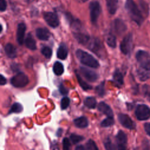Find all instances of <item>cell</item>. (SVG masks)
Wrapping results in <instances>:
<instances>
[{
	"mask_svg": "<svg viewBox=\"0 0 150 150\" xmlns=\"http://www.w3.org/2000/svg\"><path fill=\"white\" fill-rule=\"evenodd\" d=\"M98 110L106 115L107 117H113V112L111 107L104 102H100L98 105Z\"/></svg>",
	"mask_w": 150,
	"mask_h": 150,
	"instance_id": "cell-16",
	"label": "cell"
},
{
	"mask_svg": "<svg viewBox=\"0 0 150 150\" xmlns=\"http://www.w3.org/2000/svg\"><path fill=\"white\" fill-rule=\"evenodd\" d=\"M73 35L74 37L76 38L77 42L83 45L87 44L90 40V38L88 35L84 33L80 32L79 31L74 32L73 33Z\"/></svg>",
	"mask_w": 150,
	"mask_h": 150,
	"instance_id": "cell-15",
	"label": "cell"
},
{
	"mask_svg": "<svg viewBox=\"0 0 150 150\" xmlns=\"http://www.w3.org/2000/svg\"><path fill=\"white\" fill-rule=\"evenodd\" d=\"M104 145L106 150H115L114 145L112 143L111 141L108 137L104 141Z\"/></svg>",
	"mask_w": 150,
	"mask_h": 150,
	"instance_id": "cell-32",
	"label": "cell"
},
{
	"mask_svg": "<svg viewBox=\"0 0 150 150\" xmlns=\"http://www.w3.org/2000/svg\"><path fill=\"white\" fill-rule=\"evenodd\" d=\"M53 70L56 75L60 76L64 72V67L62 63L60 62H56L53 66Z\"/></svg>",
	"mask_w": 150,
	"mask_h": 150,
	"instance_id": "cell-24",
	"label": "cell"
},
{
	"mask_svg": "<svg viewBox=\"0 0 150 150\" xmlns=\"http://www.w3.org/2000/svg\"><path fill=\"white\" fill-rule=\"evenodd\" d=\"M125 8L131 19L138 25L141 26L144 22V17L135 2L133 0H127Z\"/></svg>",
	"mask_w": 150,
	"mask_h": 150,
	"instance_id": "cell-1",
	"label": "cell"
},
{
	"mask_svg": "<svg viewBox=\"0 0 150 150\" xmlns=\"http://www.w3.org/2000/svg\"><path fill=\"white\" fill-rule=\"evenodd\" d=\"M84 105L89 108H94L96 106L97 102L93 97H87L84 101Z\"/></svg>",
	"mask_w": 150,
	"mask_h": 150,
	"instance_id": "cell-27",
	"label": "cell"
},
{
	"mask_svg": "<svg viewBox=\"0 0 150 150\" xmlns=\"http://www.w3.org/2000/svg\"><path fill=\"white\" fill-rule=\"evenodd\" d=\"M26 31V25L24 23H20L18 25L16 32V39L18 43L22 45L24 41L25 33Z\"/></svg>",
	"mask_w": 150,
	"mask_h": 150,
	"instance_id": "cell-14",
	"label": "cell"
},
{
	"mask_svg": "<svg viewBox=\"0 0 150 150\" xmlns=\"http://www.w3.org/2000/svg\"><path fill=\"white\" fill-rule=\"evenodd\" d=\"M42 54L47 59H50L52 55V50L48 46H44L41 49Z\"/></svg>",
	"mask_w": 150,
	"mask_h": 150,
	"instance_id": "cell-30",
	"label": "cell"
},
{
	"mask_svg": "<svg viewBox=\"0 0 150 150\" xmlns=\"http://www.w3.org/2000/svg\"><path fill=\"white\" fill-rule=\"evenodd\" d=\"M83 139H84V137L83 136H81L79 135L72 134L70 135V140L74 144L80 142V141H83Z\"/></svg>",
	"mask_w": 150,
	"mask_h": 150,
	"instance_id": "cell-35",
	"label": "cell"
},
{
	"mask_svg": "<svg viewBox=\"0 0 150 150\" xmlns=\"http://www.w3.org/2000/svg\"><path fill=\"white\" fill-rule=\"evenodd\" d=\"M86 147L87 150H98V148L94 141L89 139L86 143Z\"/></svg>",
	"mask_w": 150,
	"mask_h": 150,
	"instance_id": "cell-36",
	"label": "cell"
},
{
	"mask_svg": "<svg viewBox=\"0 0 150 150\" xmlns=\"http://www.w3.org/2000/svg\"><path fill=\"white\" fill-rule=\"evenodd\" d=\"M137 74L138 79L141 81H145L148 79H149L150 76L149 71L145 70L141 68H139L138 70H137Z\"/></svg>",
	"mask_w": 150,
	"mask_h": 150,
	"instance_id": "cell-26",
	"label": "cell"
},
{
	"mask_svg": "<svg viewBox=\"0 0 150 150\" xmlns=\"http://www.w3.org/2000/svg\"><path fill=\"white\" fill-rule=\"evenodd\" d=\"M107 45L112 47V48H115L116 47V38L115 36L111 33H109L107 34L106 36V39H105Z\"/></svg>",
	"mask_w": 150,
	"mask_h": 150,
	"instance_id": "cell-25",
	"label": "cell"
},
{
	"mask_svg": "<svg viewBox=\"0 0 150 150\" xmlns=\"http://www.w3.org/2000/svg\"><path fill=\"white\" fill-rule=\"evenodd\" d=\"M135 57L139 65V68L150 71V55L147 52L139 50L137 52Z\"/></svg>",
	"mask_w": 150,
	"mask_h": 150,
	"instance_id": "cell-3",
	"label": "cell"
},
{
	"mask_svg": "<svg viewBox=\"0 0 150 150\" xmlns=\"http://www.w3.org/2000/svg\"><path fill=\"white\" fill-rule=\"evenodd\" d=\"M62 134V129L61 128H60V129H59L57 130V135L58 137H60V136H61Z\"/></svg>",
	"mask_w": 150,
	"mask_h": 150,
	"instance_id": "cell-44",
	"label": "cell"
},
{
	"mask_svg": "<svg viewBox=\"0 0 150 150\" xmlns=\"http://www.w3.org/2000/svg\"><path fill=\"white\" fill-rule=\"evenodd\" d=\"M132 47V35L131 33H128L122 39L120 44V50L121 52L128 55L131 53Z\"/></svg>",
	"mask_w": 150,
	"mask_h": 150,
	"instance_id": "cell-5",
	"label": "cell"
},
{
	"mask_svg": "<svg viewBox=\"0 0 150 150\" xmlns=\"http://www.w3.org/2000/svg\"><path fill=\"white\" fill-rule=\"evenodd\" d=\"M1 77H0V84L1 85H4L6 83V80L5 79V77L2 75L1 74Z\"/></svg>",
	"mask_w": 150,
	"mask_h": 150,
	"instance_id": "cell-42",
	"label": "cell"
},
{
	"mask_svg": "<svg viewBox=\"0 0 150 150\" xmlns=\"http://www.w3.org/2000/svg\"><path fill=\"white\" fill-rule=\"evenodd\" d=\"M7 6V4L5 0H0V11L4 12L6 10Z\"/></svg>",
	"mask_w": 150,
	"mask_h": 150,
	"instance_id": "cell-39",
	"label": "cell"
},
{
	"mask_svg": "<svg viewBox=\"0 0 150 150\" xmlns=\"http://www.w3.org/2000/svg\"><path fill=\"white\" fill-rule=\"evenodd\" d=\"M59 91L60 92V93L62 94H63V95H65V94H67V93H68V90L67 89L64 87L62 84H61L59 87Z\"/></svg>",
	"mask_w": 150,
	"mask_h": 150,
	"instance_id": "cell-40",
	"label": "cell"
},
{
	"mask_svg": "<svg viewBox=\"0 0 150 150\" xmlns=\"http://www.w3.org/2000/svg\"><path fill=\"white\" fill-rule=\"evenodd\" d=\"M6 54L10 58H15L16 56V47L11 43H7L5 46Z\"/></svg>",
	"mask_w": 150,
	"mask_h": 150,
	"instance_id": "cell-20",
	"label": "cell"
},
{
	"mask_svg": "<svg viewBox=\"0 0 150 150\" xmlns=\"http://www.w3.org/2000/svg\"><path fill=\"white\" fill-rule=\"evenodd\" d=\"M75 150H86V149L83 145H80L77 146L75 148Z\"/></svg>",
	"mask_w": 150,
	"mask_h": 150,
	"instance_id": "cell-43",
	"label": "cell"
},
{
	"mask_svg": "<svg viewBox=\"0 0 150 150\" xmlns=\"http://www.w3.org/2000/svg\"><path fill=\"white\" fill-rule=\"evenodd\" d=\"M43 18L46 23L52 28H56L59 24L57 16L53 12H46L43 13Z\"/></svg>",
	"mask_w": 150,
	"mask_h": 150,
	"instance_id": "cell-9",
	"label": "cell"
},
{
	"mask_svg": "<svg viewBox=\"0 0 150 150\" xmlns=\"http://www.w3.org/2000/svg\"><path fill=\"white\" fill-rule=\"evenodd\" d=\"M144 129H145L146 134L150 136V122L145 124Z\"/></svg>",
	"mask_w": 150,
	"mask_h": 150,
	"instance_id": "cell-41",
	"label": "cell"
},
{
	"mask_svg": "<svg viewBox=\"0 0 150 150\" xmlns=\"http://www.w3.org/2000/svg\"><path fill=\"white\" fill-rule=\"evenodd\" d=\"M96 93H97V94L100 97H103L104 95V93H105L104 83L103 81L96 87Z\"/></svg>",
	"mask_w": 150,
	"mask_h": 150,
	"instance_id": "cell-34",
	"label": "cell"
},
{
	"mask_svg": "<svg viewBox=\"0 0 150 150\" xmlns=\"http://www.w3.org/2000/svg\"><path fill=\"white\" fill-rule=\"evenodd\" d=\"M76 55L82 64L92 68L99 67L98 62L88 53L81 49H77L76 52Z\"/></svg>",
	"mask_w": 150,
	"mask_h": 150,
	"instance_id": "cell-2",
	"label": "cell"
},
{
	"mask_svg": "<svg viewBox=\"0 0 150 150\" xmlns=\"http://www.w3.org/2000/svg\"><path fill=\"white\" fill-rule=\"evenodd\" d=\"M70 104V99L67 97H63L61 100L60 106L62 110L66 109Z\"/></svg>",
	"mask_w": 150,
	"mask_h": 150,
	"instance_id": "cell-37",
	"label": "cell"
},
{
	"mask_svg": "<svg viewBox=\"0 0 150 150\" xmlns=\"http://www.w3.org/2000/svg\"><path fill=\"white\" fill-rule=\"evenodd\" d=\"M74 124L77 127L83 128H86L88 126V121L86 117L82 116V117L76 118L74 120Z\"/></svg>",
	"mask_w": 150,
	"mask_h": 150,
	"instance_id": "cell-21",
	"label": "cell"
},
{
	"mask_svg": "<svg viewBox=\"0 0 150 150\" xmlns=\"http://www.w3.org/2000/svg\"><path fill=\"white\" fill-rule=\"evenodd\" d=\"M36 35L37 38L41 40H47L50 38V33L46 28H39L36 30Z\"/></svg>",
	"mask_w": 150,
	"mask_h": 150,
	"instance_id": "cell-17",
	"label": "cell"
},
{
	"mask_svg": "<svg viewBox=\"0 0 150 150\" xmlns=\"http://www.w3.org/2000/svg\"><path fill=\"white\" fill-rule=\"evenodd\" d=\"M118 118L120 124L124 127L130 129H133L135 128V122L128 115L124 114H119Z\"/></svg>",
	"mask_w": 150,
	"mask_h": 150,
	"instance_id": "cell-10",
	"label": "cell"
},
{
	"mask_svg": "<svg viewBox=\"0 0 150 150\" xmlns=\"http://www.w3.org/2000/svg\"><path fill=\"white\" fill-rule=\"evenodd\" d=\"M89 9L91 22L93 24H96L101 12V7L99 2L97 1L91 2L89 5Z\"/></svg>",
	"mask_w": 150,
	"mask_h": 150,
	"instance_id": "cell-6",
	"label": "cell"
},
{
	"mask_svg": "<svg viewBox=\"0 0 150 150\" xmlns=\"http://www.w3.org/2000/svg\"><path fill=\"white\" fill-rule=\"evenodd\" d=\"M137 118L139 120H146L150 118V108L145 104H139L135 111Z\"/></svg>",
	"mask_w": 150,
	"mask_h": 150,
	"instance_id": "cell-7",
	"label": "cell"
},
{
	"mask_svg": "<svg viewBox=\"0 0 150 150\" xmlns=\"http://www.w3.org/2000/svg\"><path fill=\"white\" fill-rule=\"evenodd\" d=\"M68 54V50L66 44L62 43L60 45L57 50V57L62 60L66 59Z\"/></svg>",
	"mask_w": 150,
	"mask_h": 150,
	"instance_id": "cell-18",
	"label": "cell"
},
{
	"mask_svg": "<svg viewBox=\"0 0 150 150\" xmlns=\"http://www.w3.org/2000/svg\"><path fill=\"white\" fill-rule=\"evenodd\" d=\"M76 75L77 79V80L79 81V83L80 84V86H81V87L84 90H90L91 88V86H90L89 84H88L86 82H85L81 77L80 74H79L77 71H76Z\"/></svg>",
	"mask_w": 150,
	"mask_h": 150,
	"instance_id": "cell-28",
	"label": "cell"
},
{
	"mask_svg": "<svg viewBox=\"0 0 150 150\" xmlns=\"http://www.w3.org/2000/svg\"><path fill=\"white\" fill-rule=\"evenodd\" d=\"M134 150H138V149H137V148H135V149H134Z\"/></svg>",
	"mask_w": 150,
	"mask_h": 150,
	"instance_id": "cell-46",
	"label": "cell"
},
{
	"mask_svg": "<svg viewBox=\"0 0 150 150\" xmlns=\"http://www.w3.org/2000/svg\"><path fill=\"white\" fill-rule=\"evenodd\" d=\"M25 43L26 46L30 50H36V41L32 38L30 33L28 35L27 37L26 38V39L25 40Z\"/></svg>",
	"mask_w": 150,
	"mask_h": 150,
	"instance_id": "cell-22",
	"label": "cell"
},
{
	"mask_svg": "<svg viewBox=\"0 0 150 150\" xmlns=\"http://www.w3.org/2000/svg\"><path fill=\"white\" fill-rule=\"evenodd\" d=\"M88 48L98 56L103 50V46L98 39L93 38L92 39H90L88 42Z\"/></svg>",
	"mask_w": 150,
	"mask_h": 150,
	"instance_id": "cell-11",
	"label": "cell"
},
{
	"mask_svg": "<svg viewBox=\"0 0 150 150\" xmlns=\"http://www.w3.org/2000/svg\"><path fill=\"white\" fill-rule=\"evenodd\" d=\"M79 2H81V3H83V2H86L87 0H77Z\"/></svg>",
	"mask_w": 150,
	"mask_h": 150,
	"instance_id": "cell-45",
	"label": "cell"
},
{
	"mask_svg": "<svg viewBox=\"0 0 150 150\" xmlns=\"http://www.w3.org/2000/svg\"><path fill=\"white\" fill-rule=\"evenodd\" d=\"M70 142L67 138H64L63 139V150H70Z\"/></svg>",
	"mask_w": 150,
	"mask_h": 150,
	"instance_id": "cell-38",
	"label": "cell"
},
{
	"mask_svg": "<svg viewBox=\"0 0 150 150\" xmlns=\"http://www.w3.org/2000/svg\"><path fill=\"white\" fill-rule=\"evenodd\" d=\"M116 142L118 150H127V137L122 131H119L116 135Z\"/></svg>",
	"mask_w": 150,
	"mask_h": 150,
	"instance_id": "cell-8",
	"label": "cell"
},
{
	"mask_svg": "<svg viewBox=\"0 0 150 150\" xmlns=\"http://www.w3.org/2000/svg\"><path fill=\"white\" fill-rule=\"evenodd\" d=\"M113 28L116 33L120 35L127 30V26L120 19H116L113 22Z\"/></svg>",
	"mask_w": 150,
	"mask_h": 150,
	"instance_id": "cell-13",
	"label": "cell"
},
{
	"mask_svg": "<svg viewBox=\"0 0 150 150\" xmlns=\"http://www.w3.org/2000/svg\"><path fill=\"white\" fill-rule=\"evenodd\" d=\"M118 0H106V5L108 12L110 14H114L118 7Z\"/></svg>",
	"mask_w": 150,
	"mask_h": 150,
	"instance_id": "cell-19",
	"label": "cell"
},
{
	"mask_svg": "<svg viewBox=\"0 0 150 150\" xmlns=\"http://www.w3.org/2000/svg\"><path fill=\"white\" fill-rule=\"evenodd\" d=\"M80 70V73L82 74V76L84 77V78L89 81L93 82L96 81L98 79L97 74L89 69L84 67H81Z\"/></svg>",
	"mask_w": 150,
	"mask_h": 150,
	"instance_id": "cell-12",
	"label": "cell"
},
{
	"mask_svg": "<svg viewBox=\"0 0 150 150\" xmlns=\"http://www.w3.org/2000/svg\"><path fill=\"white\" fill-rule=\"evenodd\" d=\"M29 83L28 77L23 73L19 72L13 76L11 79V84L17 88H22L26 86Z\"/></svg>",
	"mask_w": 150,
	"mask_h": 150,
	"instance_id": "cell-4",
	"label": "cell"
},
{
	"mask_svg": "<svg viewBox=\"0 0 150 150\" xmlns=\"http://www.w3.org/2000/svg\"><path fill=\"white\" fill-rule=\"evenodd\" d=\"M113 81L118 86H121L124 83L123 76L121 72L118 70L116 69L113 74Z\"/></svg>",
	"mask_w": 150,
	"mask_h": 150,
	"instance_id": "cell-23",
	"label": "cell"
},
{
	"mask_svg": "<svg viewBox=\"0 0 150 150\" xmlns=\"http://www.w3.org/2000/svg\"><path fill=\"white\" fill-rule=\"evenodd\" d=\"M22 110H23L22 105L19 103H15L11 107V110L9 111V112H11H11L18 113V112H21Z\"/></svg>",
	"mask_w": 150,
	"mask_h": 150,
	"instance_id": "cell-29",
	"label": "cell"
},
{
	"mask_svg": "<svg viewBox=\"0 0 150 150\" xmlns=\"http://www.w3.org/2000/svg\"><path fill=\"white\" fill-rule=\"evenodd\" d=\"M114 123V117H107L101 122V126L103 127H108L113 125Z\"/></svg>",
	"mask_w": 150,
	"mask_h": 150,
	"instance_id": "cell-31",
	"label": "cell"
},
{
	"mask_svg": "<svg viewBox=\"0 0 150 150\" xmlns=\"http://www.w3.org/2000/svg\"><path fill=\"white\" fill-rule=\"evenodd\" d=\"M142 93L144 97L150 101V85L145 84L142 86Z\"/></svg>",
	"mask_w": 150,
	"mask_h": 150,
	"instance_id": "cell-33",
	"label": "cell"
}]
</instances>
